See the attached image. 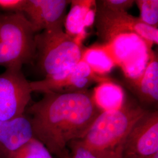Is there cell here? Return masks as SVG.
I'll list each match as a JSON object with an SVG mask.
<instances>
[{"mask_svg":"<svg viewBox=\"0 0 158 158\" xmlns=\"http://www.w3.org/2000/svg\"><path fill=\"white\" fill-rule=\"evenodd\" d=\"M81 60L94 73L102 76H106L116 66L113 57L103 44L91 46L83 50Z\"/></svg>","mask_w":158,"mask_h":158,"instance_id":"15","label":"cell"},{"mask_svg":"<svg viewBox=\"0 0 158 158\" xmlns=\"http://www.w3.org/2000/svg\"><path fill=\"white\" fill-rule=\"evenodd\" d=\"M110 79L106 76L94 73L81 60L76 65L62 72L45 77L42 80L30 82V85L32 92L44 94L73 93L87 90L94 83L98 84Z\"/></svg>","mask_w":158,"mask_h":158,"instance_id":"7","label":"cell"},{"mask_svg":"<svg viewBox=\"0 0 158 158\" xmlns=\"http://www.w3.org/2000/svg\"><path fill=\"white\" fill-rule=\"evenodd\" d=\"M149 110L126 102L120 109L100 113L84 136L74 141L97 158H123L131 130Z\"/></svg>","mask_w":158,"mask_h":158,"instance_id":"2","label":"cell"},{"mask_svg":"<svg viewBox=\"0 0 158 158\" xmlns=\"http://www.w3.org/2000/svg\"><path fill=\"white\" fill-rule=\"evenodd\" d=\"M135 3L139 10V18L142 21L150 27L158 28V0H136Z\"/></svg>","mask_w":158,"mask_h":158,"instance_id":"17","label":"cell"},{"mask_svg":"<svg viewBox=\"0 0 158 158\" xmlns=\"http://www.w3.org/2000/svg\"><path fill=\"white\" fill-rule=\"evenodd\" d=\"M92 98L101 113L120 109L126 102L123 87L112 79L98 83L92 91Z\"/></svg>","mask_w":158,"mask_h":158,"instance_id":"14","label":"cell"},{"mask_svg":"<svg viewBox=\"0 0 158 158\" xmlns=\"http://www.w3.org/2000/svg\"><path fill=\"white\" fill-rule=\"evenodd\" d=\"M81 45L63 28L45 30L35 35V56L45 77L62 72L81 60Z\"/></svg>","mask_w":158,"mask_h":158,"instance_id":"4","label":"cell"},{"mask_svg":"<svg viewBox=\"0 0 158 158\" xmlns=\"http://www.w3.org/2000/svg\"><path fill=\"white\" fill-rule=\"evenodd\" d=\"M125 78L135 79L141 74L149 59L151 51L145 41L134 33L118 35L102 44Z\"/></svg>","mask_w":158,"mask_h":158,"instance_id":"6","label":"cell"},{"mask_svg":"<svg viewBox=\"0 0 158 158\" xmlns=\"http://www.w3.org/2000/svg\"><path fill=\"white\" fill-rule=\"evenodd\" d=\"M97 32L103 44L119 34L134 33L145 41L152 49L153 45H158V29L143 23L139 17L127 12H118L108 11L96 5Z\"/></svg>","mask_w":158,"mask_h":158,"instance_id":"5","label":"cell"},{"mask_svg":"<svg viewBox=\"0 0 158 158\" xmlns=\"http://www.w3.org/2000/svg\"><path fill=\"white\" fill-rule=\"evenodd\" d=\"M27 0H0V10L12 13L23 12Z\"/></svg>","mask_w":158,"mask_h":158,"instance_id":"20","label":"cell"},{"mask_svg":"<svg viewBox=\"0 0 158 158\" xmlns=\"http://www.w3.org/2000/svg\"><path fill=\"white\" fill-rule=\"evenodd\" d=\"M70 4L64 23V32L81 45L86 35V29L95 23L96 1L72 0Z\"/></svg>","mask_w":158,"mask_h":158,"instance_id":"12","label":"cell"},{"mask_svg":"<svg viewBox=\"0 0 158 158\" xmlns=\"http://www.w3.org/2000/svg\"><path fill=\"white\" fill-rule=\"evenodd\" d=\"M8 158H53L45 145L33 137L19 147Z\"/></svg>","mask_w":158,"mask_h":158,"instance_id":"16","label":"cell"},{"mask_svg":"<svg viewBox=\"0 0 158 158\" xmlns=\"http://www.w3.org/2000/svg\"><path fill=\"white\" fill-rule=\"evenodd\" d=\"M69 146L71 148V153L65 158H98L75 141L72 142Z\"/></svg>","mask_w":158,"mask_h":158,"instance_id":"19","label":"cell"},{"mask_svg":"<svg viewBox=\"0 0 158 158\" xmlns=\"http://www.w3.org/2000/svg\"><path fill=\"white\" fill-rule=\"evenodd\" d=\"M138 158H158V152L155 153L154 154L149 155V156H147Z\"/></svg>","mask_w":158,"mask_h":158,"instance_id":"21","label":"cell"},{"mask_svg":"<svg viewBox=\"0 0 158 158\" xmlns=\"http://www.w3.org/2000/svg\"><path fill=\"white\" fill-rule=\"evenodd\" d=\"M135 3L134 0L96 1V5L108 11L118 12H127Z\"/></svg>","mask_w":158,"mask_h":158,"instance_id":"18","label":"cell"},{"mask_svg":"<svg viewBox=\"0 0 158 158\" xmlns=\"http://www.w3.org/2000/svg\"><path fill=\"white\" fill-rule=\"evenodd\" d=\"M23 12L0 15V66L21 70L35 56V35Z\"/></svg>","mask_w":158,"mask_h":158,"instance_id":"3","label":"cell"},{"mask_svg":"<svg viewBox=\"0 0 158 158\" xmlns=\"http://www.w3.org/2000/svg\"><path fill=\"white\" fill-rule=\"evenodd\" d=\"M158 152V111L149 110L131 130L123 158H138Z\"/></svg>","mask_w":158,"mask_h":158,"instance_id":"9","label":"cell"},{"mask_svg":"<svg viewBox=\"0 0 158 158\" xmlns=\"http://www.w3.org/2000/svg\"><path fill=\"white\" fill-rule=\"evenodd\" d=\"M34 137L31 124L24 115L9 121H0V158H8Z\"/></svg>","mask_w":158,"mask_h":158,"instance_id":"13","label":"cell"},{"mask_svg":"<svg viewBox=\"0 0 158 158\" xmlns=\"http://www.w3.org/2000/svg\"><path fill=\"white\" fill-rule=\"evenodd\" d=\"M70 2L68 0H27L23 13L35 33L63 28L66 9Z\"/></svg>","mask_w":158,"mask_h":158,"instance_id":"10","label":"cell"},{"mask_svg":"<svg viewBox=\"0 0 158 158\" xmlns=\"http://www.w3.org/2000/svg\"><path fill=\"white\" fill-rule=\"evenodd\" d=\"M124 85L135 96L143 107H158V56L151 51L147 67L140 76L135 79L125 78Z\"/></svg>","mask_w":158,"mask_h":158,"instance_id":"11","label":"cell"},{"mask_svg":"<svg viewBox=\"0 0 158 158\" xmlns=\"http://www.w3.org/2000/svg\"><path fill=\"white\" fill-rule=\"evenodd\" d=\"M30 82L21 70L6 69L0 74V121L25 115L31 100Z\"/></svg>","mask_w":158,"mask_h":158,"instance_id":"8","label":"cell"},{"mask_svg":"<svg viewBox=\"0 0 158 158\" xmlns=\"http://www.w3.org/2000/svg\"><path fill=\"white\" fill-rule=\"evenodd\" d=\"M34 136L51 154L65 158L67 147L82 138L101 111L92 98V91L73 93H45L26 109Z\"/></svg>","mask_w":158,"mask_h":158,"instance_id":"1","label":"cell"}]
</instances>
